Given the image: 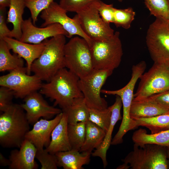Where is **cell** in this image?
<instances>
[{
  "label": "cell",
  "mask_w": 169,
  "mask_h": 169,
  "mask_svg": "<svg viewBox=\"0 0 169 169\" xmlns=\"http://www.w3.org/2000/svg\"><path fill=\"white\" fill-rule=\"evenodd\" d=\"M135 16V12L131 8L120 9L115 8L113 23L117 27L128 29L130 28Z\"/></svg>",
  "instance_id": "cell-32"
},
{
  "label": "cell",
  "mask_w": 169,
  "mask_h": 169,
  "mask_svg": "<svg viewBox=\"0 0 169 169\" xmlns=\"http://www.w3.org/2000/svg\"><path fill=\"white\" fill-rule=\"evenodd\" d=\"M120 33L105 41H93L90 47L94 69L113 70L120 65L123 54Z\"/></svg>",
  "instance_id": "cell-6"
},
{
  "label": "cell",
  "mask_w": 169,
  "mask_h": 169,
  "mask_svg": "<svg viewBox=\"0 0 169 169\" xmlns=\"http://www.w3.org/2000/svg\"><path fill=\"white\" fill-rule=\"evenodd\" d=\"M6 8H0V39L6 37L11 38V30L6 24Z\"/></svg>",
  "instance_id": "cell-38"
},
{
  "label": "cell",
  "mask_w": 169,
  "mask_h": 169,
  "mask_svg": "<svg viewBox=\"0 0 169 169\" xmlns=\"http://www.w3.org/2000/svg\"><path fill=\"white\" fill-rule=\"evenodd\" d=\"M67 12L59 4L53 2L41 13L40 17L44 20L41 26L43 27L54 23H58L68 33V38H71L75 35L80 36L86 41L90 47L93 41L84 32L74 19L67 15Z\"/></svg>",
  "instance_id": "cell-12"
},
{
  "label": "cell",
  "mask_w": 169,
  "mask_h": 169,
  "mask_svg": "<svg viewBox=\"0 0 169 169\" xmlns=\"http://www.w3.org/2000/svg\"><path fill=\"white\" fill-rule=\"evenodd\" d=\"M10 161L9 159L6 158L3 155L0 153V165L3 166H9Z\"/></svg>",
  "instance_id": "cell-39"
},
{
  "label": "cell",
  "mask_w": 169,
  "mask_h": 169,
  "mask_svg": "<svg viewBox=\"0 0 169 169\" xmlns=\"http://www.w3.org/2000/svg\"><path fill=\"white\" fill-rule=\"evenodd\" d=\"M10 49L3 39H0V71L22 69L24 66L23 59L14 54H12Z\"/></svg>",
  "instance_id": "cell-26"
},
{
  "label": "cell",
  "mask_w": 169,
  "mask_h": 169,
  "mask_svg": "<svg viewBox=\"0 0 169 169\" xmlns=\"http://www.w3.org/2000/svg\"><path fill=\"white\" fill-rule=\"evenodd\" d=\"M166 147L148 144L142 147L134 145L133 150L122 160L118 169H167Z\"/></svg>",
  "instance_id": "cell-4"
},
{
  "label": "cell",
  "mask_w": 169,
  "mask_h": 169,
  "mask_svg": "<svg viewBox=\"0 0 169 169\" xmlns=\"http://www.w3.org/2000/svg\"><path fill=\"white\" fill-rule=\"evenodd\" d=\"M68 132L71 149L79 151L84 141L86 123L68 124Z\"/></svg>",
  "instance_id": "cell-28"
},
{
  "label": "cell",
  "mask_w": 169,
  "mask_h": 169,
  "mask_svg": "<svg viewBox=\"0 0 169 169\" xmlns=\"http://www.w3.org/2000/svg\"><path fill=\"white\" fill-rule=\"evenodd\" d=\"M65 36L60 35L46 39L44 48L39 57L32 64L31 72L42 81L48 82L61 69L65 68Z\"/></svg>",
  "instance_id": "cell-3"
},
{
  "label": "cell",
  "mask_w": 169,
  "mask_h": 169,
  "mask_svg": "<svg viewBox=\"0 0 169 169\" xmlns=\"http://www.w3.org/2000/svg\"><path fill=\"white\" fill-rule=\"evenodd\" d=\"M139 79L133 101L141 100L169 90V65L166 63H154Z\"/></svg>",
  "instance_id": "cell-8"
},
{
  "label": "cell",
  "mask_w": 169,
  "mask_h": 169,
  "mask_svg": "<svg viewBox=\"0 0 169 169\" xmlns=\"http://www.w3.org/2000/svg\"><path fill=\"white\" fill-rule=\"evenodd\" d=\"M113 70L97 69L79 79V85L85 103L90 109L102 110L108 107L107 101L100 96L101 88Z\"/></svg>",
  "instance_id": "cell-9"
},
{
  "label": "cell",
  "mask_w": 169,
  "mask_h": 169,
  "mask_svg": "<svg viewBox=\"0 0 169 169\" xmlns=\"http://www.w3.org/2000/svg\"><path fill=\"white\" fill-rule=\"evenodd\" d=\"M165 114H169V111L148 98L140 100L132 101L130 112V117L133 120L151 117Z\"/></svg>",
  "instance_id": "cell-21"
},
{
  "label": "cell",
  "mask_w": 169,
  "mask_h": 169,
  "mask_svg": "<svg viewBox=\"0 0 169 169\" xmlns=\"http://www.w3.org/2000/svg\"><path fill=\"white\" fill-rule=\"evenodd\" d=\"M99 6L91 7L76 13L73 18L93 41L108 40L115 33L110 24L105 22L101 17L98 11Z\"/></svg>",
  "instance_id": "cell-10"
},
{
  "label": "cell",
  "mask_w": 169,
  "mask_h": 169,
  "mask_svg": "<svg viewBox=\"0 0 169 169\" xmlns=\"http://www.w3.org/2000/svg\"><path fill=\"white\" fill-rule=\"evenodd\" d=\"M147 98L162 108L169 111V90Z\"/></svg>",
  "instance_id": "cell-37"
},
{
  "label": "cell",
  "mask_w": 169,
  "mask_h": 169,
  "mask_svg": "<svg viewBox=\"0 0 169 169\" xmlns=\"http://www.w3.org/2000/svg\"><path fill=\"white\" fill-rule=\"evenodd\" d=\"M79 78L65 68L59 70L47 83L42 84L39 92L54 100V106L62 109L69 106L76 98L84 97L79 85Z\"/></svg>",
  "instance_id": "cell-1"
},
{
  "label": "cell",
  "mask_w": 169,
  "mask_h": 169,
  "mask_svg": "<svg viewBox=\"0 0 169 169\" xmlns=\"http://www.w3.org/2000/svg\"><path fill=\"white\" fill-rule=\"evenodd\" d=\"M42 80L35 74L27 73V68L10 71L8 74L0 77V86L12 90L16 98L24 99L30 94L39 90Z\"/></svg>",
  "instance_id": "cell-11"
},
{
  "label": "cell",
  "mask_w": 169,
  "mask_h": 169,
  "mask_svg": "<svg viewBox=\"0 0 169 169\" xmlns=\"http://www.w3.org/2000/svg\"><path fill=\"white\" fill-rule=\"evenodd\" d=\"M54 0H24L26 7L29 10L33 23L37 21L39 14L47 8Z\"/></svg>",
  "instance_id": "cell-33"
},
{
  "label": "cell",
  "mask_w": 169,
  "mask_h": 169,
  "mask_svg": "<svg viewBox=\"0 0 169 169\" xmlns=\"http://www.w3.org/2000/svg\"><path fill=\"white\" fill-rule=\"evenodd\" d=\"M145 3L156 18L169 19V0H145Z\"/></svg>",
  "instance_id": "cell-31"
},
{
  "label": "cell",
  "mask_w": 169,
  "mask_h": 169,
  "mask_svg": "<svg viewBox=\"0 0 169 169\" xmlns=\"http://www.w3.org/2000/svg\"><path fill=\"white\" fill-rule=\"evenodd\" d=\"M132 139L134 144L140 147L148 144L169 147V129L157 133L148 134L146 130L140 128L134 132Z\"/></svg>",
  "instance_id": "cell-22"
},
{
  "label": "cell",
  "mask_w": 169,
  "mask_h": 169,
  "mask_svg": "<svg viewBox=\"0 0 169 169\" xmlns=\"http://www.w3.org/2000/svg\"><path fill=\"white\" fill-rule=\"evenodd\" d=\"M146 42L154 63L169 61V19L156 18L148 29Z\"/></svg>",
  "instance_id": "cell-7"
},
{
  "label": "cell",
  "mask_w": 169,
  "mask_h": 169,
  "mask_svg": "<svg viewBox=\"0 0 169 169\" xmlns=\"http://www.w3.org/2000/svg\"><path fill=\"white\" fill-rule=\"evenodd\" d=\"M91 154L71 149L55 154L58 167L64 169H82L83 166L88 164Z\"/></svg>",
  "instance_id": "cell-20"
},
{
  "label": "cell",
  "mask_w": 169,
  "mask_h": 169,
  "mask_svg": "<svg viewBox=\"0 0 169 169\" xmlns=\"http://www.w3.org/2000/svg\"><path fill=\"white\" fill-rule=\"evenodd\" d=\"M0 110L3 112L13 103L12 100L14 97V92L9 88L0 86Z\"/></svg>",
  "instance_id": "cell-35"
},
{
  "label": "cell",
  "mask_w": 169,
  "mask_h": 169,
  "mask_svg": "<svg viewBox=\"0 0 169 169\" xmlns=\"http://www.w3.org/2000/svg\"><path fill=\"white\" fill-rule=\"evenodd\" d=\"M3 39L10 49L25 60L27 73L30 75L32 64L39 57L44 48V41L39 44H33L23 42L12 38L6 37Z\"/></svg>",
  "instance_id": "cell-17"
},
{
  "label": "cell",
  "mask_w": 169,
  "mask_h": 169,
  "mask_svg": "<svg viewBox=\"0 0 169 169\" xmlns=\"http://www.w3.org/2000/svg\"><path fill=\"white\" fill-rule=\"evenodd\" d=\"M10 3L11 0H0V8L9 7Z\"/></svg>",
  "instance_id": "cell-40"
},
{
  "label": "cell",
  "mask_w": 169,
  "mask_h": 169,
  "mask_svg": "<svg viewBox=\"0 0 169 169\" xmlns=\"http://www.w3.org/2000/svg\"><path fill=\"white\" fill-rule=\"evenodd\" d=\"M26 7L24 0H11L8 13L7 22L13 26L11 30V38L20 40L22 35L21 25L23 21V15Z\"/></svg>",
  "instance_id": "cell-23"
},
{
  "label": "cell",
  "mask_w": 169,
  "mask_h": 169,
  "mask_svg": "<svg viewBox=\"0 0 169 169\" xmlns=\"http://www.w3.org/2000/svg\"><path fill=\"white\" fill-rule=\"evenodd\" d=\"M138 127H146L151 134L157 133L169 129V114L134 119Z\"/></svg>",
  "instance_id": "cell-27"
},
{
  "label": "cell",
  "mask_w": 169,
  "mask_h": 169,
  "mask_svg": "<svg viewBox=\"0 0 169 169\" xmlns=\"http://www.w3.org/2000/svg\"><path fill=\"white\" fill-rule=\"evenodd\" d=\"M22 35L20 41L28 43L38 44L49 37L63 35L67 37L68 33L58 23L46 27L38 28L34 25L31 17L23 20L21 25Z\"/></svg>",
  "instance_id": "cell-14"
},
{
  "label": "cell",
  "mask_w": 169,
  "mask_h": 169,
  "mask_svg": "<svg viewBox=\"0 0 169 169\" xmlns=\"http://www.w3.org/2000/svg\"><path fill=\"white\" fill-rule=\"evenodd\" d=\"M122 106V102L120 98L118 95H116L114 103L110 106L111 109V115L109 128L101 144L91 154L93 156L99 157L101 159L104 168L107 165L106 153L111 145L112 134L113 129L117 122L122 119L120 113Z\"/></svg>",
  "instance_id": "cell-18"
},
{
  "label": "cell",
  "mask_w": 169,
  "mask_h": 169,
  "mask_svg": "<svg viewBox=\"0 0 169 169\" xmlns=\"http://www.w3.org/2000/svg\"><path fill=\"white\" fill-rule=\"evenodd\" d=\"M115 8L112 4H108L101 1L98 8L99 14L106 23H113Z\"/></svg>",
  "instance_id": "cell-36"
},
{
  "label": "cell",
  "mask_w": 169,
  "mask_h": 169,
  "mask_svg": "<svg viewBox=\"0 0 169 169\" xmlns=\"http://www.w3.org/2000/svg\"><path fill=\"white\" fill-rule=\"evenodd\" d=\"M63 113L61 119L52 132L50 143L45 149L52 154L71 149L68 132L67 116L65 113Z\"/></svg>",
  "instance_id": "cell-19"
},
{
  "label": "cell",
  "mask_w": 169,
  "mask_h": 169,
  "mask_svg": "<svg viewBox=\"0 0 169 169\" xmlns=\"http://www.w3.org/2000/svg\"><path fill=\"white\" fill-rule=\"evenodd\" d=\"M35 158L40 163L41 169L58 168L55 155L49 153L45 149H37Z\"/></svg>",
  "instance_id": "cell-34"
},
{
  "label": "cell",
  "mask_w": 169,
  "mask_h": 169,
  "mask_svg": "<svg viewBox=\"0 0 169 169\" xmlns=\"http://www.w3.org/2000/svg\"><path fill=\"white\" fill-rule=\"evenodd\" d=\"M62 110L67 115L68 124L86 123L89 120V108L84 97L75 99L69 106Z\"/></svg>",
  "instance_id": "cell-25"
},
{
  "label": "cell",
  "mask_w": 169,
  "mask_h": 169,
  "mask_svg": "<svg viewBox=\"0 0 169 169\" xmlns=\"http://www.w3.org/2000/svg\"><path fill=\"white\" fill-rule=\"evenodd\" d=\"M89 120L107 132L111 120V111L110 107L102 110L89 108Z\"/></svg>",
  "instance_id": "cell-30"
},
{
  "label": "cell",
  "mask_w": 169,
  "mask_h": 169,
  "mask_svg": "<svg viewBox=\"0 0 169 169\" xmlns=\"http://www.w3.org/2000/svg\"><path fill=\"white\" fill-rule=\"evenodd\" d=\"M101 0H60L59 4L67 12L76 13L91 7L100 6Z\"/></svg>",
  "instance_id": "cell-29"
},
{
  "label": "cell",
  "mask_w": 169,
  "mask_h": 169,
  "mask_svg": "<svg viewBox=\"0 0 169 169\" xmlns=\"http://www.w3.org/2000/svg\"><path fill=\"white\" fill-rule=\"evenodd\" d=\"M25 111L13 103L0 115V144L3 148H19L30 130Z\"/></svg>",
  "instance_id": "cell-2"
},
{
  "label": "cell",
  "mask_w": 169,
  "mask_h": 169,
  "mask_svg": "<svg viewBox=\"0 0 169 169\" xmlns=\"http://www.w3.org/2000/svg\"><path fill=\"white\" fill-rule=\"evenodd\" d=\"M19 150H12L9 156L10 169H36L38 165L35 161L37 149L30 141L25 139Z\"/></svg>",
  "instance_id": "cell-16"
},
{
  "label": "cell",
  "mask_w": 169,
  "mask_h": 169,
  "mask_svg": "<svg viewBox=\"0 0 169 169\" xmlns=\"http://www.w3.org/2000/svg\"><path fill=\"white\" fill-rule=\"evenodd\" d=\"M166 151H167V157L169 158L168 163H169V147H166Z\"/></svg>",
  "instance_id": "cell-41"
},
{
  "label": "cell",
  "mask_w": 169,
  "mask_h": 169,
  "mask_svg": "<svg viewBox=\"0 0 169 169\" xmlns=\"http://www.w3.org/2000/svg\"><path fill=\"white\" fill-rule=\"evenodd\" d=\"M65 67L79 79L94 69L90 47L86 41L79 36L71 38L64 49Z\"/></svg>",
  "instance_id": "cell-5"
},
{
  "label": "cell",
  "mask_w": 169,
  "mask_h": 169,
  "mask_svg": "<svg viewBox=\"0 0 169 169\" xmlns=\"http://www.w3.org/2000/svg\"><path fill=\"white\" fill-rule=\"evenodd\" d=\"M166 63L167 64H168V65H169V61L167 62Z\"/></svg>",
  "instance_id": "cell-42"
},
{
  "label": "cell",
  "mask_w": 169,
  "mask_h": 169,
  "mask_svg": "<svg viewBox=\"0 0 169 169\" xmlns=\"http://www.w3.org/2000/svg\"><path fill=\"white\" fill-rule=\"evenodd\" d=\"M106 132L89 120L86 123V133L84 143L79 151L91 154L92 151L101 144Z\"/></svg>",
  "instance_id": "cell-24"
},
{
  "label": "cell",
  "mask_w": 169,
  "mask_h": 169,
  "mask_svg": "<svg viewBox=\"0 0 169 169\" xmlns=\"http://www.w3.org/2000/svg\"><path fill=\"white\" fill-rule=\"evenodd\" d=\"M63 112L57 115L51 120L41 118L33 125V127L25 136L27 139L33 144L37 149L47 148L49 145L52 132L61 119Z\"/></svg>",
  "instance_id": "cell-15"
},
{
  "label": "cell",
  "mask_w": 169,
  "mask_h": 169,
  "mask_svg": "<svg viewBox=\"0 0 169 169\" xmlns=\"http://www.w3.org/2000/svg\"><path fill=\"white\" fill-rule=\"evenodd\" d=\"M23 101L20 105L25 111L30 124L33 125L41 118L49 120L62 112V110L49 105L42 94L37 91L27 96Z\"/></svg>",
  "instance_id": "cell-13"
},
{
  "label": "cell",
  "mask_w": 169,
  "mask_h": 169,
  "mask_svg": "<svg viewBox=\"0 0 169 169\" xmlns=\"http://www.w3.org/2000/svg\"><path fill=\"white\" fill-rule=\"evenodd\" d=\"M120 2H121L123 0H118Z\"/></svg>",
  "instance_id": "cell-43"
}]
</instances>
